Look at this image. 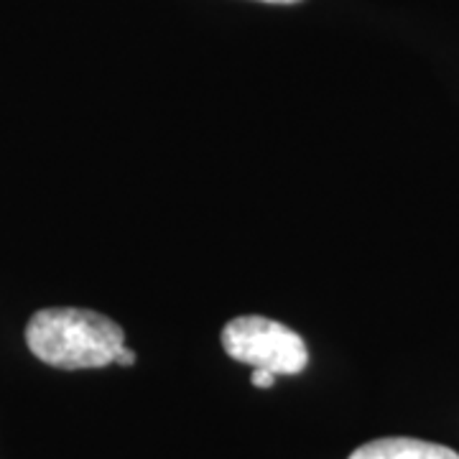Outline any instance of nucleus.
Returning a JSON list of instances; mask_svg holds the SVG:
<instances>
[{
    "instance_id": "1",
    "label": "nucleus",
    "mask_w": 459,
    "mask_h": 459,
    "mask_svg": "<svg viewBox=\"0 0 459 459\" xmlns=\"http://www.w3.org/2000/svg\"><path fill=\"white\" fill-rule=\"evenodd\" d=\"M33 358L59 370L105 368L126 347V332L110 316L90 309H41L26 325Z\"/></svg>"
},
{
    "instance_id": "2",
    "label": "nucleus",
    "mask_w": 459,
    "mask_h": 459,
    "mask_svg": "<svg viewBox=\"0 0 459 459\" xmlns=\"http://www.w3.org/2000/svg\"><path fill=\"white\" fill-rule=\"evenodd\" d=\"M222 347L235 362L273 376H299L309 365L304 337L268 316H235L222 329Z\"/></svg>"
},
{
    "instance_id": "3",
    "label": "nucleus",
    "mask_w": 459,
    "mask_h": 459,
    "mask_svg": "<svg viewBox=\"0 0 459 459\" xmlns=\"http://www.w3.org/2000/svg\"><path fill=\"white\" fill-rule=\"evenodd\" d=\"M350 459H459V455L442 444L388 437V439L362 444L350 455Z\"/></svg>"
},
{
    "instance_id": "4",
    "label": "nucleus",
    "mask_w": 459,
    "mask_h": 459,
    "mask_svg": "<svg viewBox=\"0 0 459 459\" xmlns=\"http://www.w3.org/2000/svg\"><path fill=\"white\" fill-rule=\"evenodd\" d=\"M250 383H253L255 388H273V383H276V376H273V373H268V370H253V376H250Z\"/></svg>"
},
{
    "instance_id": "5",
    "label": "nucleus",
    "mask_w": 459,
    "mask_h": 459,
    "mask_svg": "<svg viewBox=\"0 0 459 459\" xmlns=\"http://www.w3.org/2000/svg\"><path fill=\"white\" fill-rule=\"evenodd\" d=\"M115 362H117V365H123V368H131V365H135V352L128 350V347H123V350L117 352Z\"/></svg>"
},
{
    "instance_id": "6",
    "label": "nucleus",
    "mask_w": 459,
    "mask_h": 459,
    "mask_svg": "<svg viewBox=\"0 0 459 459\" xmlns=\"http://www.w3.org/2000/svg\"><path fill=\"white\" fill-rule=\"evenodd\" d=\"M263 3H276V5H291V3H301V0H263Z\"/></svg>"
}]
</instances>
